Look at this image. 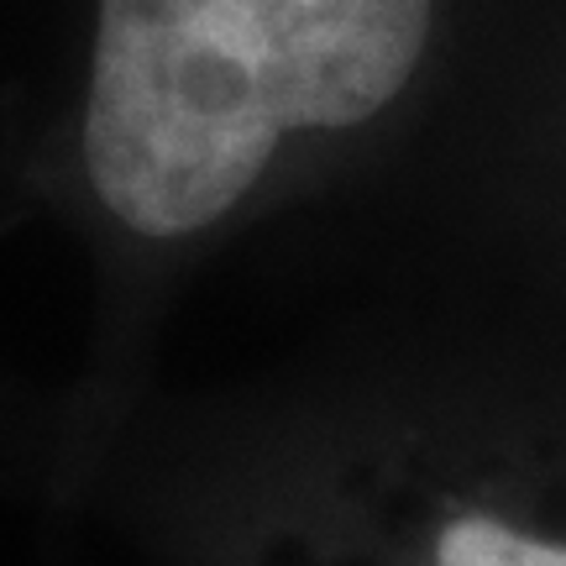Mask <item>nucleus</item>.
<instances>
[{"instance_id":"obj_1","label":"nucleus","mask_w":566,"mask_h":566,"mask_svg":"<svg viewBox=\"0 0 566 566\" xmlns=\"http://www.w3.org/2000/svg\"><path fill=\"white\" fill-rule=\"evenodd\" d=\"M436 0H101L90 179L142 237H189L263 179L279 137L378 116Z\"/></svg>"},{"instance_id":"obj_2","label":"nucleus","mask_w":566,"mask_h":566,"mask_svg":"<svg viewBox=\"0 0 566 566\" xmlns=\"http://www.w3.org/2000/svg\"><path fill=\"white\" fill-rule=\"evenodd\" d=\"M430 566H566V541L530 535L499 514H457L436 535Z\"/></svg>"}]
</instances>
